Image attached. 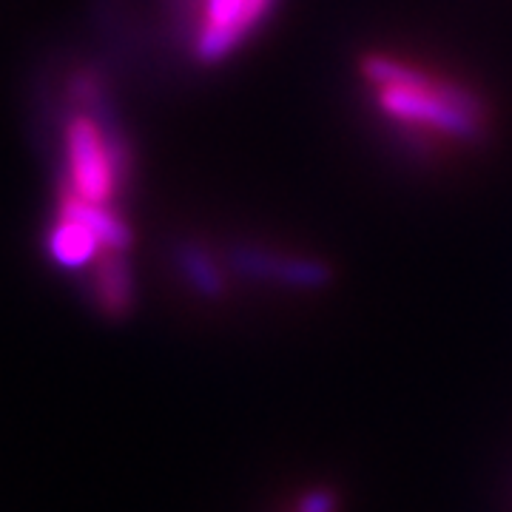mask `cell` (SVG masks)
I'll return each mask as SVG.
<instances>
[{
	"mask_svg": "<svg viewBox=\"0 0 512 512\" xmlns=\"http://www.w3.org/2000/svg\"><path fill=\"white\" fill-rule=\"evenodd\" d=\"M362 74L376 86L379 109L404 126L427 128L464 143L484 137L487 106L467 86L384 55H367Z\"/></svg>",
	"mask_w": 512,
	"mask_h": 512,
	"instance_id": "obj_1",
	"label": "cell"
},
{
	"mask_svg": "<svg viewBox=\"0 0 512 512\" xmlns=\"http://www.w3.org/2000/svg\"><path fill=\"white\" fill-rule=\"evenodd\" d=\"M177 262H180V268H183V274L188 276V282L197 288L205 296H211V299H217L225 291V279H222L220 268L214 265V259L202 251L200 245H191V242H185L183 248L177 251Z\"/></svg>",
	"mask_w": 512,
	"mask_h": 512,
	"instance_id": "obj_8",
	"label": "cell"
},
{
	"mask_svg": "<svg viewBox=\"0 0 512 512\" xmlns=\"http://www.w3.org/2000/svg\"><path fill=\"white\" fill-rule=\"evenodd\" d=\"M69 188L77 197L109 205L128 177V148L114 126L109 106L97 114H77L66 128Z\"/></svg>",
	"mask_w": 512,
	"mask_h": 512,
	"instance_id": "obj_2",
	"label": "cell"
},
{
	"mask_svg": "<svg viewBox=\"0 0 512 512\" xmlns=\"http://www.w3.org/2000/svg\"><path fill=\"white\" fill-rule=\"evenodd\" d=\"M126 251H103L94 262V296L109 316H123L134 299V279Z\"/></svg>",
	"mask_w": 512,
	"mask_h": 512,
	"instance_id": "obj_7",
	"label": "cell"
},
{
	"mask_svg": "<svg viewBox=\"0 0 512 512\" xmlns=\"http://www.w3.org/2000/svg\"><path fill=\"white\" fill-rule=\"evenodd\" d=\"M228 259H231V268L237 274L274 279V282L293 285V288H322L330 279V268L325 262L274 256L262 248H234Z\"/></svg>",
	"mask_w": 512,
	"mask_h": 512,
	"instance_id": "obj_4",
	"label": "cell"
},
{
	"mask_svg": "<svg viewBox=\"0 0 512 512\" xmlns=\"http://www.w3.org/2000/svg\"><path fill=\"white\" fill-rule=\"evenodd\" d=\"M60 214L63 217H74V220H80L83 225H89L94 234H97V239L103 242L106 251H128L131 242H134L131 228L114 211H109L100 202H89L83 200V197H77L69 185L60 194Z\"/></svg>",
	"mask_w": 512,
	"mask_h": 512,
	"instance_id": "obj_5",
	"label": "cell"
},
{
	"mask_svg": "<svg viewBox=\"0 0 512 512\" xmlns=\"http://www.w3.org/2000/svg\"><path fill=\"white\" fill-rule=\"evenodd\" d=\"M103 242L97 239L89 225H83L74 217H57L55 228L49 234V256L55 259L60 268H86L89 262H97V256L103 254Z\"/></svg>",
	"mask_w": 512,
	"mask_h": 512,
	"instance_id": "obj_6",
	"label": "cell"
},
{
	"mask_svg": "<svg viewBox=\"0 0 512 512\" xmlns=\"http://www.w3.org/2000/svg\"><path fill=\"white\" fill-rule=\"evenodd\" d=\"M274 6L276 0H202V20L194 35L197 60H225L274 12Z\"/></svg>",
	"mask_w": 512,
	"mask_h": 512,
	"instance_id": "obj_3",
	"label": "cell"
}]
</instances>
